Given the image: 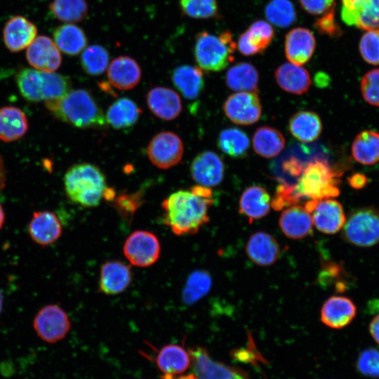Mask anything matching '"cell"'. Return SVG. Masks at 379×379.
I'll return each instance as SVG.
<instances>
[{"mask_svg": "<svg viewBox=\"0 0 379 379\" xmlns=\"http://www.w3.org/2000/svg\"><path fill=\"white\" fill-rule=\"evenodd\" d=\"M212 197L211 190L203 185L172 193L161 204L164 223L178 236L197 233L209 221Z\"/></svg>", "mask_w": 379, "mask_h": 379, "instance_id": "1", "label": "cell"}, {"mask_svg": "<svg viewBox=\"0 0 379 379\" xmlns=\"http://www.w3.org/2000/svg\"><path fill=\"white\" fill-rule=\"evenodd\" d=\"M57 119L80 128H97L106 123L102 109L86 90L69 91L63 97L45 102Z\"/></svg>", "mask_w": 379, "mask_h": 379, "instance_id": "2", "label": "cell"}, {"mask_svg": "<svg viewBox=\"0 0 379 379\" xmlns=\"http://www.w3.org/2000/svg\"><path fill=\"white\" fill-rule=\"evenodd\" d=\"M338 175L326 161L314 160L303 169L297 183L292 185L294 205L302 199L320 201L339 195Z\"/></svg>", "mask_w": 379, "mask_h": 379, "instance_id": "3", "label": "cell"}, {"mask_svg": "<svg viewBox=\"0 0 379 379\" xmlns=\"http://www.w3.org/2000/svg\"><path fill=\"white\" fill-rule=\"evenodd\" d=\"M64 184L68 198L86 208L98 206L107 188L102 172L96 166L87 163L70 167L65 175Z\"/></svg>", "mask_w": 379, "mask_h": 379, "instance_id": "4", "label": "cell"}, {"mask_svg": "<svg viewBox=\"0 0 379 379\" xmlns=\"http://www.w3.org/2000/svg\"><path fill=\"white\" fill-rule=\"evenodd\" d=\"M22 95L32 102L48 101L63 97L71 91V81L64 75L25 68L15 77Z\"/></svg>", "mask_w": 379, "mask_h": 379, "instance_id": "5", "label": "cell"}, {"mask_svg": "<svg viewBox=\"0 0 379 379\" xmlns=\"http://www.w3.org/2000/svg\"><path fill=\"white\" fill-rule=\"evenodd\" d=\"M236 44L229 31L215 36L201 32L196 36L194 58L201 69L218 72L233 60Z\"/></svg>", "mask_w": 379, "mask_h": 379, "instance_id": "6", "label": "cell"}, {"mask_svg": "<svg viewBox=\"0 0 379 379\" xmlns=\"http://www.w3.org/2000/svg\"><path fill=\"white\" fill-rule=\"evenodd\" d=\"M343 239L358 247H371L379 244V211L364 207L354 211L342 231Z\"/></svg>", "mask_w": 379, "mask_h": 379, "instance_id": "7", "label": "cell"}, {"mask_svg": "<svg viewBox=\"0 0 379 379\" xmlns=\"http://www.w3.org/2000/svg\"><path fill=\"white\" fill-rule=\"evenodd\" d=\"M123 251L131 264L147 267L154 264L159 259L161 246L157 237L152 232L136 230L126 239Z\"/></svg>", "mask_w": 379, "mask_h": 379, "instance_id": "8", "label": "cell"}, {"mask_svg": "<svg viewBox=\"0 0 379 379\" xmlns=\"http://www.w3.org/2000/svg\"><path fill=\"white\" fill-rule=\"evenodd\" d=\"M191 367L198 379H251L241 369L213 359L202 347L190 348Z\"/></svg>", "mask_w": 379, "mask_h": 379, "instance_id": "9", "label": "cell"}, {"mask_svg": "<svg viewBox=\"0 0 379 379\" xmlns=\"http://www.w3.org/2000/svg\"><path fill=\"white\" fill-rule=\"evenodd\" d=\"M71 327L67 313L56 305L42 307L34 319V328L38 336L48 343L62 340Z\"/></svg>", "mask_w": 379, "mask_h": 379, "instance_id": "10", "label": "cell"}, {"mask_svg": "<svg viewBox=\"0 0 379 379\" xmlns=\"http://www.w3.org/2000/svg\"><path fill=\"white\" fill-rule=\"evenodd\" d=\"M147 152L149 160L154 166L166 169L180 162L184 148L182 142L177 134L163 131L152 138Z\"/></svg>", "mask_w": 379, "mask_h": 379, "instance_id": "11", "label": "cell"}, {"mask_svg": "<svg viewBox=\"0 0 379 379\" xmlns=\"http://www.w3.org/2000/svg\"><path fill=\"white\" fill-rule=\"evenodd\" d=\"M223 110L230 121L240 125L255 123L262 112L259 97L251 91H240L230 95L223 105Z\"/></svg>", "mask_w": 379, "mask_h": 379, "instance_id": "12", "label": "cell"}, {"mask_svg": "<svg viewBox=\"0 0 379 379\" xmlns=\"http://www.w3.org/2000/svg\"><path fill=\"white\" fill-rule=\"evenodd\" d=\"M341 18L347 25L379 29V0H341Z\"/></svg>", "mask_w": 379, "mask_h": 379, "instance_id": "13", "label": "cell"}, {"mask_svg": "<svg viewBox=\"0 0 379 379\" xmlns=\"http://www.w3.org/2000/svg\"><path fill=\"white\" fill-rule=\"evenodd\" d=\"M26 58L36 69L52 72L58 69L62 62L60 50L54 41L46 36H39L27 47Z\"/></svg>", "mask_w": 379, "mask_h": 379, "instance_id": "14", "label": "cell"}, {"mask_svg": "<svg viewBox=\"0 0 379 379\" xmlns=\"http://www.w3.org/2000/svg\"><path fill=\"white\" fill-rule=\"evenodd\" d=\"M311 213L313 224L324 234H334L338 232L346 222L343 207L335 199L318 201Z\"/></svg>", "mask_w": 379, "mask_h": 379, "instance_id": "15", "label": "cell"}, {"mask_svg": "<svg viewBox=\"0 0 379 379\" xmlns=\"http://www.w3.org/2000/svg\"><path fill=\"white\" fill-rule=\"evenodd\" d=\"M225 166L221 158L215 152L205 151L192 161L190 171L193 180L205 187L216 186L224 177Z\"/></svg>", "mask_w": 379, "mask_h": 379, "instance_id": "16", "label": "cell"}, {"mask_svg": "<svg viewBox=\"0 0 379 379\" xmlns=\"http://www.w3.org/2000/svg\"><path fill=\"white\" fill-rule=\"evenodd\" d=\"M357 314L353 301L341 295H333L326 300L321 310V320L327 326L340 329L348 326Z\"/></svg>", "mask_w": 379, "mask_h": 379, "instance_id": "17", "label": "cell"}, {"mask_svg": "<svg viewBox=\"0 0 379 379\" xmlns=\"http://www.w3.org/2000/svg\"><path fill=\"white\" fill-rule=\"evenodd\" d=\"M316 46L312 32L303 27L290 30L285 37V54L291 63L302 65L310 60Z\"/></svg>", "mask_w": 379, "mask_h": 379, "instance_id": "18", "label": "cell"}, {"mask_svg": "<svg viewBox=\"0 0 379 379\" xmlns=\"http://www.w3.org/2000/svg\"><path fill=\"white\" fill-rule=\"evenodd\" d=\"M133 274L129 265L119 260L105 262L100 268L99 288L106 295H116L131 284Z\"/></svg>", "mask_w": 379, "mask_h": 379, "instance_id": "19", "label": "cell"}, {"mask_svg": "<svg viewBox=\"0 0 379 379\" xmlns=\"http://www.w3.org/2000/svg\"><path fill=\"white\" fill-rule=\"evenodd\" d=\"M36 34V27L21 15L11 18L3 30L4 44L11 52H19L28 47L35 39Z\"/></svg>", "mask_w": 379, "mask_h": 379, "instance_id": "20", "label": "cell"}, {"mask_svg": "<svg viewBox=\"0 0 379 379\" xmlns=\"http://www.w3.org/2000/svg\"><path fill=\"white\" fill-rule=\"evenodd\" d=\"M279 225L282 232L291 239H300L313 233L311 213L298 204L289 206L281 213Z\"/></svg>", "mask_w": 379, "mask_h": 379, "instance_id": "21", "label": "cell"}, {"mask_svg": "<svg viewBox=\"0 0 379 379\" xmlns=\"http://www.w3.org/2000/svg\"><path fill=\"white\" fill-rule=\"evenodd\" d=\"M246 251L248 257L260 266L273 265L281 254L280 246L275 238L265 232H256L248 239Z\"/></svg>", "mask_w": 379, "mask_h": 379, "instance_id": "22", "label": "cell"}, {"mask_svg": "<svg viewBox=\"0 0 379 379\" xmlns=\"http://www.w3.org/2000/svg\"><path fill=\"white\" fill-rule=\"evenodd\" d=\"M147 103L152 112L164 120L174 119L182 111L179 95L166 87L152 88L147 93Z\"/></svg>", "mask_w": 379, "mask_h": 379, "instance_id": "23", "label": "cell"}, {"mask_svg": "<svg viewBox=\"0 0 379 379\" xmlns=\"http://www.w3.org/2000/svg\"><path fill=\"white\" fill-rule=\"evenodd\" d=\"M154 362L162 375L175 376L187 370L191 366V357L184 346L168 344L157 350Z\"/></svg>", "mask_w": 379, "mask_h": 379, "instance_id": "24", "label": "cell"}, {"mask_svg": "<svg viewBox=\"0 0 379 379\" xmlns=\"http://www.w3.org/2000/svg\"><path fill=\"white\" fill-rule=\"evenodd\" d=\"M31 238L41 246L56 241L62 234V225L58 217L52 212L44 211L33 213L29 224Z\"/></svg>", "mask_w": 379, "mask_h": 379, "instance_id": "25", "label": "cell"}, {"mask_svg": "<svg viewBox=\"0 0 379 379\" xmlns=\"http://www.w3.org/2000/svg\"><path fill=\"white\" fill-rule=\"evenodd\" d=\"M107 77L111 84L119 90L134 88L141 78L138 62L128 56L114 58L107 67Z\"/></svg>", "mask_w": 379, "mask_h": 379, "instance_id": "26", "label": "cell"}, {"mask_svg": "<svg viewBox=\"0 0 379 379\" xmlns=\"http://www.w3.org/2000/svg\"><path fill=\"white\" fill-rule=\"evenodd\" d=\"M274 76L281 88L293 94L306 93L312 84L307 70L291 62L281 65L276 69Z\"/></svg>", "mask_w": 379, "mask_h": 379, "instance_id": "27", "label": "cell"}, {"mask_svg": "<svg viewBox=\"0 0 379 379\" xmlns=\"http://www.w3.org/2000/svg\"><path fill=\"white\" fill-rule=\"evenodd\" d=\"M271 198L267 190L258 185L246 188L239 199V213L251 222L266 216L270 210Z\"/></svg>", "mask_w": 379, "mask_h": 379, "instance_id": "28", "label": "cell"}, {"mask_svg": "<svg viewBox=\"0 0 379 379\" xmlns=\"http://www.w3.org/2000/svg\"><path fill=\"white\" fill-rule=\"evenodd\" d=\"M171 79L176 88L188 100L198 98L204 87V74L198 67L188 65L177 67Z\"/></svg>", "mask_w": 379, "mask_h": 379, "instance_id": "29", "label": "cell"}, {"mask_svg": "<svg viewBox=\"0 0 379 379\" xmlns=\"http://www.w3.org/2000/svg\"><path fill=\"white\" fill-rule=\"evenodd\" d=\"M28 130L25 114L19 108L5 106L0 108V140L13 142L22 138Z\"/></svg>", "mask_w": 379, "mask_h": 379, "instance_id": "30", "label": "cell"}, {"mask_svg": "<svg viewBox=\"0 0 379 379\" xmlns=\"http://www.w3.org/2000/svg\"><path fill=\"white\" fill-rule=\"evenodd\" d=\"M53 39L58 49L69 55H78L87 45L84 32L72 23L58 26L53 32Z\"/></svg>", "mask_w": 379, "mask_h": 379, "instance_id": "31", "label": "cell"}, {"mask_svg": "<svg viewBox=\"0 0 379 379\" xmlns=\"http://www.w3.org/2000/svg\"><path fill=\"white\" fill-rule=\"evenodd\" d=\"M288 126L291 133L303 142L316 140L322 130L319 117L310 111H300L293 114L290 119Z\"/></svg>", "mask_w": 379, "mask_h": 379, "instance_id": "32", "label": "cell"}, {"mask_svg": "<svg viewBox=\"0 0 379 379\" xmlns=\"http://www.w3.org/2000/svg\"><path fill=\"white\" fill-rule=\"evenodd\" d=\"M140 113V109L133 100L121 98L109 107L105 119L114 128L124 129L134 125Z\"/></svg>", "mask_w": 379, "mask_h": 379, "instance_id": "33", "label": "cell"}, {"mask_svg": "<svg viewBox=\"0 0 379 379\" xmlns=\"http://www.w3.org/2000/svg\"><path fill=\"white\" fill-rule=\"evenodd\" d=\"M353 158L364 165H373L379 161V133L364 131L354 138L352 145Z\"/></svg>", "mask_w": 379, "mask_h": 379, "instance_id": "34", "label": "cell"}, {"mask_svg": "<svg viewBox=\"0 0 379 379\" xmlns=\"http://www.w3.org/2000/svg\"><path fill=\"white\" fill-rule=\"evenodd\" d=\"M285 146V139L278 130L270 126L259 127L253 137V147L260 156L272 158L277 156Z\"/></svg>", "mask_w": 379, "mask_h": 379, "instance_id": "35", "label": "cell"}, {"mask_svg": "<svg viewBox=\"0 0 379 379\" xmlns=\"http://www.w3.org/2000/svg\"><path fill=\"white\" fill-rule=\"evenodd\" d=\"M226 84L234 91L254 92L258 89L259 75L256 68L248 62H239L226 73Z\"/></svg>", "mask_w": 379, "mask_h": 379, "instance_id": "36", "label": "cell"}, {"mask_svg": "<svg viewBox=\"0 0 379 379\" xmlns=\"http://www.w3.org/2000/svg\"><path fill=\"white\" fill-rule=\"evenodd\" d=\"M218 145L231 157L243 158L247 154L250 142L245 132L237 128H229L220 133Z\"/></svg>", "mask_w": 379, "mask_h": 379, "instance_id": "37", "label": "cell"}, {"mask_svg": "<svg viewBox=\"0 0 379 379\" xmlns=\"http://www.w3.org/2000/svg\"><path fill=\"white\" fill-rule=\"evenodd\" d=\"M212 286V278L206 270H198L192 272L187 279L182 293L185 304L192 305L204 297Z\"/></svg>", "mask_w": 379, "mask_h": 379, "instance_id": "38", "label": "cell"}, {"mask_svg": "<svg viewBox=\"0 0 379 379\" xmlns=\"http://www.w3.org/2000/svg\"><path fill=\"white\" fill-rule=\"evenodd\" d=\"M50 11L60 21L78 22L87 16L88 4L85 0H53Z\"/></svg>", "mask_w": 379, "mask_h": 379, "instance_id": "39", "label": "cell"}, {"mask_svg": "<svg viewBox=\"0 0 379 379\" xmlns=\"http://www.w3.org/2000/svg\"><path fill=\"white\" fill-rule=\"evenodd\" d=\"M267 20L277 27L285 28L296 19L295 10L289 0H272L265 8Z\"/></svg>", "mask_w": 379, "mask_h": 379, "instance_id": "40", "label": "cell"}, {"mask_svg": "<svg viewBox=\"0 0 379 379\" xmlns=\"http://www.w3.org/2000/svg\"><path fill=\"white\" fill-rule=\"evenodd\" d=\"M108 63V51L102 46L91 45L82 51L81 65L88 74L97 76L102 74Z\"/></svg>", "mask_w": 379, "mask_h": 379, "instance_id": "41", "label": "cell"}, {"mask_svg": "<svg viewBox=\"0 0 379 379\" xmlns=\"http://www.w3.org/2000/svg\"><path fill=\"white\" fill-rule=\"evenodd\" d=\"M244 33L248 43L258 53L265 50L274 36L273 27L264 20L254 22Z\"/></svg>", "mask_w": 379, "mask_h": 379, "instance_id": "42", "label": "cell"}, {"mask_svg": "<svg viewBox=\"0 0 379 379\" xmlns=\"http://www.w3.org/2000/svg\"><path fill=\"white\" fill-rule=\"evenodd\" d=\"M182 13L193 18L208 19L218 16L216 0H180Z\"/></svg>", "mask_w": 379, "mask_h": 379, "instance_id": "43", "label": "cell"}, {"mask_svg": "<svg viewBox=\"0 0 379 379\" xmlns=\"http://www.w3.org/2000/svg\"><path fill=\"white\" fill-rule=\"evenodd\" d=\"M359 51L368 63L379 65V29L367 30L359 42Z\"/></svg>", "mask_w": 379, "mask_h": 379, "instance_id": "44", "label": "cell"}, {"mask_svg": "<svg viewBox=\"0 0 379 379\" xmlns=\"http://www.w3.org/2000/svg\"><path fill=\"white\" fill-rule=\"evenodd\" d=\"M357 371L364 376L379 378V350L367 348L361 351L356 361Z\"/></svg>", "mask_w": 379, "mask_h": 379, "instance_id": "45", "label": "cell"}, {"mask_svg": "<svg viewBox=\"0 0 379 379\" xmlns=\"http://www.w3.org/2000/svg\"><path fill=\"white\" fill-rule=\"evenodd\" d=\"M361 92L365 101L379 107V69L365 74L360 84Z\"/></svg>", "mask_w": 379, "mask_h": 379, "instance_id": "46", "label": "cell"}, {"mask_svg": "<svg viewBox=\"0 0 379 379\" xmlns=\"http://www.w3.org/2000/svg\"><path fill=\"white\" fill-rule=\"evenodd\" d=\"M141 199L140 192L129 194H121L114 200V206L122 218L130 220L140 206Z\"/></svg>", "mask_w": 379, "mask_h": 379, "instance_id": "47", "label": "cell"}, {"mask_svg": "<svg viewBox=\"0 0 379 379\" xmlns=\"http://www.w3.org/2000/svg\"><path fill=\"white\" fill-rule=\"evenodd\" d=\"M314 26L319 33L328 35L330 37H338L342 33L340 26L335 20V8L317 18Z\"/></svg>", "mask_w": 379, "mask_h": 379, "instance_id": "48", "label": "cell"}, {"mask_svg": "<svg viewBox=\"0 0 379 379\" xmlns=\"http://www.w3.org/2000/svg\"><path fill=\"white\" fill-rule=\"evenodd\" d=\"M302 8L313 15H322L335 8L334 0H298Z\"/></svg>", "mask_w": 379, "mask_h": 379, "instance_id": "49", "label": "cell"}, {"mask_svg": "<svg viewBox=\"0 0 379 379\" xmlns=\"http://www.w3.org/2000/svg\"><path fill=\"white\" fill-rule=\"evenodd\" d=\"M343 267L337 263L328 262L323 264L322 270L319 276V281L321 286H327L333 283V279H339L343 274Z\"/></svg>", "mask_w": 379, "mask_h": 379, "instance_id": "50", "label": "cell"}, {"mask_svg": "<svg viewBox=\"0 0 379 379\" xmlns=\"http://www.w3.org/2000/svg\"><path fill=\"white\" fill-rule=\"evenodd\" d=\"M349 184L354 189L363 188L367 182L366 177L361 173H355L348 178Z\"/></svg>", "mask_w": 379, "mask_h": 379, "instance_id": "51", "label": "cell"}, {"mask_svg": "<svg viewBox=\"0 0 379 379\" xmlns=\"http://www.w3.org/2000/svg\"><path fill=\"white\" fill-rule=\"evenodd\" d=\"M368 329L373 340L379 344V314L374 317L371 320Z\"/></svg>", "mask_w": 379, "mask_h": 379, "instance_id": "52", "label": "cell"}, {"mask_svg": "<svg viewBox=\"0 0 379 379\" xmlns=\"http://www.w3.org/2000/svg\"><path fill=\"white\" fill-rule=\"evenodd\" d=\"M6 182V171L3 158L0 155V192L5 187Z\"/></svg>", "mask_w": 379, "mask_h": 379, "instance_id": "53", "label": "cell"}, {"mask_svg": "<svg viewBox=\"0 0 379 379\" xmlns=\"http://www.w3.org/2000/svg\"><path fill=\"white\" fill-rule=\"evenodd\" d=\"M161 378L162 379H198L194 373L175 376L162 375Z\"/></svg>", "mask_w": 379, "mask_h": 379, "instance_id": "54", "label": "cell"}, {"mask_svg": "<svg viewBox=\"0 0 379 379\" xmlns=\"http://www.w3.org/2000/svg\"><path fill=\"white\" fill-rule=\"evenodd\" d=\"M5 221V213L2 206L0 204V229L2 227Z\"/></svg>", "mask_w": 379, "mask_h": 379, "instance_id": "55", "label": "cell"}, {"mask_svg": "<svg viewBox=\"0 0 379 379\" xmlns=\"http://www.w3.org/2000/svg\"><path fill=\"white\" fill-rule=\"evenodd\" d=\"M2 306H3V295L1 292L0 291V313L2 310Z\"/></svg>", "mask_w": 379, "mask_h": 379, "instance_id": "56", "label": "cell"}]
</instances>
